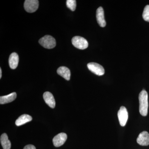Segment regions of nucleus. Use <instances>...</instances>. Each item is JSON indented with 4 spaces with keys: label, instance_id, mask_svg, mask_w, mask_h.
Instances as JSON below:
<instances>
[{
    "label": "nucleus",
    "instance_id": "f257e3e1",
    "mask_svg": "<svg viewBox=\"0 0 149 149\" xmlns=\"http://www.w3.org/2000/svg\"><path fill=\"white\" fill-rule=\"evenodd\" d=\"M139 111L143 116H146L148 108V94L145 90H143L139 95Z\"/></svg>",
    "mask_w": 149,
    "mask_h": 149
},
{
    "label": "nucleus",
    "instance_id": "f03ea898",
    "mask_svg": "<svg viewBox=\"0 0 149 149\" xmlns=\"http://www.w3.org/2000/svg\"><path fill=\"white\" fill-rule=\"evenodd\" d=\"M39 43L41 45L46 49H53L56 47L55 39L52 36L47 35L42 37L39 40Z\"/></svg>",
    "mask_w": 149,
    "mask_h": 149
},
{
    "label": "nucleus",
    "instance_id": "7ed1b4c3",
    "mask_svg": "<svg viewBox=\"0 0 149 149\" xmlns=\"http://www.w3.org/2000/svg\"><path fill=\"white\" fill-rule=\"evenodd\" d=\"M72 43L75 47L80 49H85L88 47V43L87 40L83 37L80 36H75L72 39Z\"/></svg>",
    "mask_w": 149,
    "mask_h": 149
},
{
    "label": "nucleus",
    "instance_id": "20e7f679",
    "mask_svg": "<svg viewBox=\"0 0 149 149\" xmlns=\"http://www.w3.org/2000/svg\"><path fill=\"white\" fill-rule=\"evenodd\" d=\"M88 69L91 72L99 76L103 75L105 73L104 68L96 63H90L87 65Z\"/></svg>",
    "mask_w": 149,
    "mask_h": 149
},
{
    "label": "nucleus",
    "instance_id": "39448f33",
    "mask_svg": "<svg viewBox=\"0 0 149 149\" xmlns=\"http://www.w3.org/2000/svg\"><path fill=\"white\" fill-rule=\"evenodd\" d=\"M24 8L27 12H35L39 7V1L37 0H26L24 3Z\"/></svg>",
    "mask_w": 149,
    "mask_h": 149
},
{
    "label": "nucleus",
    "instance_id": "423d86ee",
    "mask_svg": "<svg viewBox=\"0 0 149 149\" xmlns=\"http://www.w3.org/2000/svg\"><path fill=\"white\" fill-rule=\"evenodd\" d=\"M118 117L120 125L122 126H125L128 119V113L125 107H120L118 112Z\"/></svg>",
    "mask_w": 149,
    "mask_h": 149
},
{
    "label": "nucleus",
    "instance_id": "0eeeda50",
    "mask_svg": "<svg viewBox=\"0 0 149 149\" xmlns=\"http://www.w3.org/2000/svg\"><path fill=\"white\" fill-rule=\"evenodd\" d=\"M67 139V136L65 133H62L58 134L54 137L53 143L54 146H61L65 143Z\"/></svg>",
    "mask_w": 149,
    "mask_h": 149
},
{
    "label": "nucleus",
    "instance_id": "6e6552de",
    "mask_svg": "<svg viewBox=\"0 0 149 149\" xmlns=\"http://www.w3.org/2000/svg\"><path fill=\"white\" fill-rule=\"evenodd\" d=\"M137 143L141 146H148L149 145V134L144 131L139 134L137 139Z\"/></svg>",
    "mask_w": 149,
    "mask_h": 149
},
{
    "label": "nucleus",
    "instance_id": "1a4fd4ad",
    "mask_svg": "<svg viewBox=\"0 0 149 149\" xmlns=\"http://www.w3.org/2000/svg\"><path fill=\"white\" fill-rule=\"evenodd\" d=\"M96 17L98 23L100 27H105L106 25V22L105 20L104 16V11L103 8L102 7H100L97 9L96 12Z\"/></svg>",
    "mask_w": 149,
    "mask_h": 149
},
{
    "label": "nucleus",
    "instance_id": "9d476101",
    "mask_svg": "<svg viewBox=\"0 0 149 149\" xmlns=\"http://www.w3.org/2000/svg\"><path fill=\"white\" fill-rule=\"evenodd\" d=\"M43 98L46 103L52 108L55 107L56 102L52 94L49 92H46L43 95Z\"/></svg>",
    "mask_w": 149,
    "mask_h": 149
},
{
    "label": "nucleus",
    "instance_id": "9b49d317",
    "mask_svg": "<svg viewBox=\"0 0 149 149\" xmlns=\"http://www.w3.org/2000/svg\"><path fill=\"white\" fill-rule=\"evenodd\" d=\"M18 54L15 52H13L11 54L9 58V64L10 68L12 69L16 68L18 65Z\"/></svg>",
    "mask_w": 149,
    "mask_h": 149
},
{
    "label": "nucleus",
    "instance_id": "f8f14e48",
    "mask_svg": "<svg viewBox=\"0 0 149 149\" xmlns=\"http://www.w3.org/2000/svg\"><path fill=\"white\" fill-rule=\"evenodd\" d=\"M58 74L67 80H69L70 77V71L69 68L65 66L59 68L57 70Z\"/></svg>",
    "mask_w": 149,
    "mask_h": 149
},
{
    "label": "nucleus",
    "instance_id": "ddd939ff",
    "mask_svg": "<svg viewBox=\"0 0 149 149\" xmlns=\"http://www.w3.org/2000/svg\"><path fill=\"white\" fill-rule=\"evenodd\" d=\"M16 93H13L7 95L1 96L0 97V104H1L8 103L13 101L16 98Z\"/></svg>",
    "mask_w": 149,
    "mask_h": 149
},
{
    "label": "nucleus",
    "instance_id": "4468645a",
    "mask_svg": "<svg viewBox=\"0 0 149 149\" xmlns=\"http://www.w3.org/2000/svg\"><path fill=\"white\" fill-rule=\"evenodd\" d=\"M32 118L28 114H23L20 116L15 121L17 126H20L32 120Z\"/></svg>",
    "mask_w": 149,
    "mask_h": 149
},
{
    "label": "nucleus",
    "instance_id": "2eb2a0df",
    "mask_svg": "<svg viewBox=\"0 0 149 149\" xmlns=\"http://www.w3.org/2000/svg\"><path fill=\"white\" fill-rule=\"evenodd\" d=\"M1 143L3 149H10L11 143L9 140L8 136L6 133H3L1 136Z\"/></svg>",
    "mask_w": 149,
    "mask_h": 149
},
{
    "label": "nucleus",
    "instance_id": "dca6fc26",
    "mask_svg": "<svg viewBox=\"0 0 149 149\" xmlns=\"http://www.w3.org/2000/svg\"><path fill=\"white\" fill-rule=\"evenodd\" d=\"M66 6L70 10L74 11L76 7V1L75 0H67L66 1Z\"/></svg>",
    "mask_w": 149,
    "mask_h": 149
},
{
    "label": "nucleus",
    "instance_id": "f3484780",
    "mask_svg": "<svg viewBox=\"0 0 149 149\" xmlns=\"http://www.w3.org/2000/svg\"><path fill=\"white\" fill-rule=\"evenodd\" d=\"M143 17L145 21L149 22V5H147L144 8Z\"/></svg>",
    "mask_w": 149,
    "mask_h": 149
},
{
    "label": "nucleus",
    "instance_id": "a211bd4d",
    "mask_svg": "<svg viewBox=\"0 0 149 149\" xmlns=\"http://www.w3.org/2000/svg\"><path fill=\"white\" fill-rule=\"evenodd\" d=\"M23 149H36V148L33 145H28L25 146Z\"/></svg>",
    "mask_w": 149,
    "mask_h": 149
},
{
    "label": "nucleus",
    "instance_id": "6ab92c4d",
    "mask_svg": "<svg viewBox=\"0 0 149 149\" xmlns=\"http://www.w3.org/2000/svg\"><path fill=\"white\" fill-rule=\"evenodd\" d=\"M2 77V70L1 68H0V79Z\"/></svg>",
    "mask_w": 149,
    "mask_h": 149
}]
</instances>
